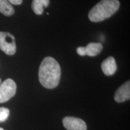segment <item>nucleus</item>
<instances>
[{"label": "nucleus", "mask_w": 130, "mask_h": 130, "mask_svg": "<svg viewBox=\"0 0 130 130\" xmlns=\"http://www.w3.org/2000/svg\"><path fill=\"white\" fill-rule=\"evenodd\" d=\"M61 77V68L55 58L46 57L42 61L39 69V79L46 89H52L58 85Z\"/></svg>", "instance_id": "1"}, {"label": "nucleus", "mask_w": 130, "mask_h": 130, "mask_svg": "<svg viewBox=\"0 0 130 130\" xmlns=\"http://www.w3.org/2000/svg\"><path fill=\"white\" fill-rule=\"evenodd\" d=\"M119 7V0H101L90 10L89 18L93 22H101L113 15Z\"/></svg>", "instance_id": "2"}, {"label": "nucleus", "mask_w": 130, "mask_h": 130, "mask_svg": "<svg viewBox=\"0 0 130 130\" xmlns=\"http://www.w3.org/2000/svg\"><path fill=\"white\" fill-rule=\"evenodd\" d=\"M0 50L9 56L15 54L16 45L13 35L9 32L0 31Z\"/></svg>", "instance_id": "3"}, {"label": "nucleus", "mask_w": 130, "mask_h": 130, "mask_svg": "<svg viewBox=\"0 0 130 130\" xmlns=\"http://www.w3.org/2000/svg\"><path fill=\"white\" fill-rule=\"evenodd\" d=\"M16 92V83L8 78L0 84V103H4L13 97Z\"/></svg>", "instance_id": "4"}, {"label": "nucleus", "mask_w": 130, "mask_h": 130, "mask_svg": "<svg viewBox=\"0 0 130 130\" xmlns=\"http://www.w3.org/2000/svg\"><path fill=\"white\" fill-rule=\"evenodd\" d=\"M63 125L68 130H86L87 126L84 121L75 117H66L63 120Z\"/></svg>", "instance_id": "5"}, {"label": "nucleus", "mask_w": 130, "mask_h": 130, "mask_svg": "<svg viewBox=\"0 0 130 130\" xmlns=\"http://www.w3.org/2000/svg\"><path fill=\"white\" fill-rule=\"evenodd\" d=\"M115 100L117 102H123L130 98V81H128L119 88L115 94Z\"/></svg>", "instance_id": "6"}, {"label": "nucleus", "mask_w": 130, "mask_h": 130, "mask_svg": "<svg viewBox=\"0 0 130 130\" xmlns=\"http://www.w3.org/2000/svg\"><path fill=\"white\" fill-rule=\"evenodd\" d=\"M101 68L102 72H104L105 75L111 76L116 72L117 64L115 58L113 57L110 56L107 58L102 61L101 64Z\"/></svg>", "instance_id": "7"}, {"label": "nucleus", "mask_w": 130, "mask_h": 130, "mask_svg": "<svg viewBox=\"0 0 130 130\" xmlns=\"http://www.w3.org/2000/svg\"><path fill=\"white\" fill-rule=\"evenodd\" d=\"M103 49V46L100 43H90L85 47L86 55L94 57L100 54Z\"/></svg>", "instance_id": "8"}, {"label": "nucleus", "mask_w": 130, "mask_h": 130, "mask_svg": "<svg viewBox=\"0 0 130 130\" xmlns=\"http://www.w3.org/2000/svg\"><path fill=\"white\" fill-rule=\"evenodd\" d=\"M50 4V0H32L31 8L36 14L40 15L43 12V7H47Z\"/></svg>", "instance_id": "9"}, {"label": "nucleus", "mask_w": 130, "mask_h": 130, "mask_svg": "<svg viewBox=\"0 0 130 130\" xmlns=\"http://www.w3.org/2000/svg\"><path fill=\"white\" fill-rule=\"evenodd\" d=\"M0 12L5 16H10L14 14V10L7 0H0Z\"/></svg>", "instance_id": "10"}, {"label": "nucleus", "mask_w": 130, "mask_h": 130, "mask_svg": "<svg viewBox=\"0 0 130 130\" xmlns=\"http://www.w3.org/2000/svg\"><path fill=\"white\" fill-rule=\"evenodd\" d=\"M10 111L6 107H1L0 108V122L6 121L9 118Z\"/></svg>", "instance_id": "11"}, {"label": "nucleus", "mask_w": 130, "mask_h": 130, "mask_svg": "<svg viewBox=\"0 0 130 130\" xmlns=\"http://www.w3.org/2000/svg\"><path fill=\"white\" fill-rule=\"evenodd\" d=\"M77 52L78 54L81 56H86V50L85 47L84 46H79L77 49Z\"/></svg>", "instance_id": "12"}, {"label": "nucleus", "mask_w": 130, "mask_h": 130, "mask_svg": "<svg viewBox=\"0 0 130 130\" xmlns=\"http://www.w3.org/2000/svg\"><path fill=\"white\" fill-rule=\"evenodd\" d=\"M11 4L20 5L22 4V0H7Z\"/></svg>", "instance_id": "13"}, {"label": "nucleus", "mask_w": 130, "mask_h": 130, "mask_svg": "<svg viewBox=\"0 0 130 130\" xmlns=\"http://www.w3.org/2000/svg\"><path fill=\"white\" fill-rule=\"evenodd\" d=\"M0 130H4L3 129V128H0Z\"/></svg>", "instance_id": "14"}, {"label": "nucleus", "mask_w": 130, "mask_h": 130, "mask_svg": "<svg viewBox=\"0 0 130 130\" xmlns=\"http://www.w3.org/2000/svg\"><path fill=\"white\" fill-rule=\"evenodd\" d=\"M1 78H0V84H1Z\"/></svg>", "instance_id": "15"}]
</instances>
